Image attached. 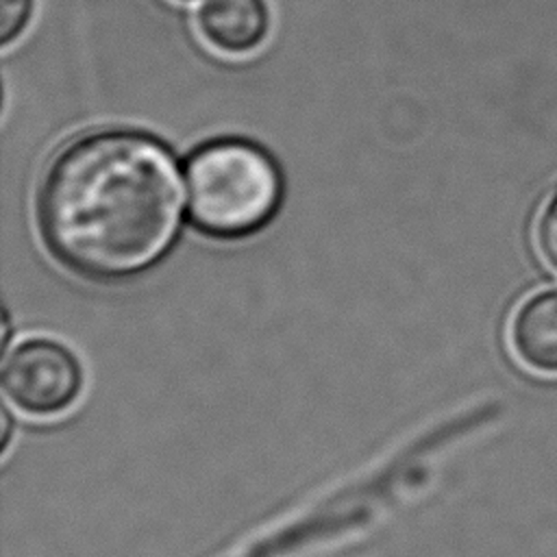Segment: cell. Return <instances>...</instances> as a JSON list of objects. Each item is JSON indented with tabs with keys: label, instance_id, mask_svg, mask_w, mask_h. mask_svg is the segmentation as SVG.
<instances>
[{
	"label": "cell",
	"instance_id": "6da1fadb",
	"mask_svg": "<svg viewBox=\"0 0 557 557\" xmlns=\"http://www.w3.org/2000/svg\"><path fill=\"white\" fill-rule=\"evenodd\" d=\"M37 231L48 252L94 283H120L157 265L183 222L172 150L133 128H107L65 146L46 170Z\"/></svg>",
	"mask_w": 557,
	"mask_h": 557
},
{
	"label": "cell",
	"instance_id": "7a4b0ae2",
	"mask_svg": "<svg viewBox=\"0 0 557 557\" xmlns=\"http://www.w3.org/2000/svg\"><path fill=\"white\" fill-rule=\"evenodd\" d=\"M187 198L200 233L220 239L248 237L276 215L283 178L261 146L222 137L202 144L189 157Z\"/></svg>",
	"mask_w": 557,
	"mask_h": 557
},
{
	"label": "cell",
	"instance_id": "3957f363",
	"mask_svg": "<svg viewBox=\"0 0 557 557\" xmlns=\"http://www.w3.org/2000/svg\"><path fill=\"white\" fill-rule=\"evenodd\" d=\"M83 385L78 357L59 339L24 337L4 355L2 392L22 416L39 420L63 416L81 398Z\"/></svg>",
	"mask_w": 557,
	"mask_h": 557
},
{
	"label": "cell",
	"instance_id": "277c9868",
	"mask_svg": "<svg viewBox=\"0 0 557 557\" xmlns=\"http://www.w3.org/2000/svg\"><path fill=\"white\" fill-rule=\"evenodd\" d=\"M196 24L213 50L244 57L263 46L270 13L265 0H205L196 13Z\"/></svg>",
	"mask_w": 557,
	"mask_h": 557
},
{
	"label": "cell",
	"instance_id": "5b68a950",
	"mask_svg": "<svg viewBox=\"0 0 557 557\" xmlns=\"http://www.w3.org/2000/svg\"><path fill=\"white\" fill-rule=\"evenodd\" d=\"M516 357L537 370L557 372V287L529 296L511 318Z\"/></svg>",
	"mask_w": 557,
	"mask_h": 557
},
{
	"label": "cell",
	"instance_id": "8992f818",
	"mask_svg": "<svg viewBox=\"0 0 557 557\" xmlns=\"http://www.w3.org/2000/svg\"><path fill=\"white\" fill-rule=\"evenodd\" d=\"M0 44L11 46L30 22L33 0H0Z\"/></svg>",
	"mask_w": 557,
	"mask_h": 557
},
{
	"label": "cell",
	"instance_id": "52a82bcc",
	"mask_svg": "<svg viewBox=\"0 0 557 557\" xmlns=\"http://www.w3.org/2000/svg\"><path fill=\"white\" fill-rule=\"evenodd\" d=\"M535 237L542 257L557 270V191L540 213Z\"/></svg>",
	"mask_w": 557,
	"mask_h": 557
}]
</instances>
